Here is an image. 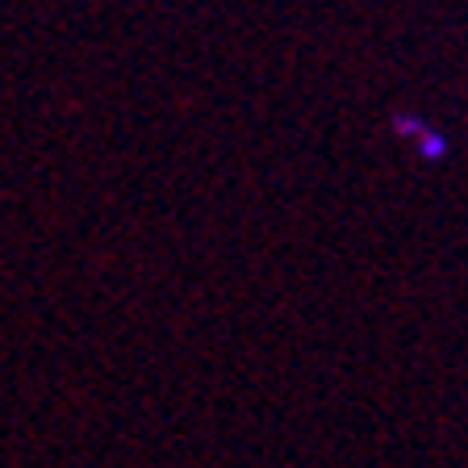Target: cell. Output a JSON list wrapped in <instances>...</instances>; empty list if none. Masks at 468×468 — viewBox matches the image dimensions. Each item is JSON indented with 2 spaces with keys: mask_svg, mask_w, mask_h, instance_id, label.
<instances>
[{
  "mask_svg": "<svg viewBox=\"0 0 468 468\" xmlns=\"http://www.w3.org/2000/svg\"><path fill=\"white\" fill-rule=\"evenodd\" d=\"M410 151H414V159H419V164L439 167V164H448V159H452V138H448V130H443V126L427 122V126H422V134L410 143Z\"/></svg>",
  "mask_w": 468,
  "mask_h": 468,
  "instance_id": "6da1fadb",
  "label": "cell"
},
{
  "mask_svg": "<svg viewBox=\"0 0 468 468\" xmlns=\"http://www.w3.org/2000/svg\"><path fill=\"white\" fill-rule=\"evenodd\" d=\"M431 117L427 113H419V109H393L389 113V130H393V138H401V143H414V138L422 134V126H427Z\"/></svg>",
  "mask_w": 468,
  "mask_h": 468,
  "instance_id": "7a4b0ae2",
  "label": "cell"
}]
</instances>
